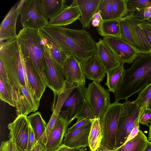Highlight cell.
Returning a JSON list of instances; mask_svg holds the SVG:
<instances>
[{
  "label": "cell",
  "mask_w": 151,
  "mask_h": 151,
  "mask_svg": "<svg viewBox=\"0 0 151 151\" xmlns=\"http://www.w3.org/2000/svg\"><path fill=\"white\" fill-rule=\"evenodd\" d=\"M144 151H151V143L147 142L146 146Z\"/></svg>",
  "instance_id": "cell-48"
},
{
  "label": "cell",
  "mask_w": 151,
  "mask_h": 151,
  "mask_svg": "<svg viewBox=\"0 0 151 151\" xmlns=\"http://www.w3.org/2000/svg\"><path fill=\"white\" fill-rule=\"evenodd\" d=\"M95 118L92 109L85 99L83 101L81 109L76 119H86L91 120Z\"/></svg>",
  "instance_id": "cell-34"
},
{
  "label": "cell",
  "mask_w": 151,
  "mask_h": 151,
  "mask_svg": "<svg viewBox=\"0 0 151 151\" xmlns=\"http://www.w3.org/2000/svg\"><path fill=\"white\" fill-rule=\"evenodd\" d=\"M134 12L136 17L147 20L151 17V6L139 9Z\"/></svg>",
  "instance_id": "cell-38"
},
{
  "label": "cell",
  "mask_w": 151,
  "mask_h": 151,
  "mask_svg": "<svg viewBox=\"0 0 151 151\" xmlns=\"http://www.w3.org/2000/svg\"><path fill=\"white\" fill-rule=\"evenodd\" d=\"M129 12L151 6V0H126Z\"/></svg>",
  "instance_id": "cell-35"
},
{
  "label": "cell",
  "mask_w": 151,
  "mask_h": 151,
  "mask_svg": "<svg viewBox=\"0 0 151 151\" xmlns=\"http://www.w3.org/2000/svg\"><path fill=\"white\" fill-rule=\"evenodd\" d=\"M78 6L81 14L79 19L83 29H89L93 15L98 11L100 0H73Z\"/></svg>",
  "instance_id": "cell-21"
},
{
  "label": "cell",
  "mask_w": 151,
  "mask_h": 151,
  "mask_svg": "<svg viewBox=\"0 0 151 151\" xmlns=\"http://www.w3.org/2000/svg\"><path fill=\"white\" fill-rule=\"evenodd\" d=\"M139 123L149 127L151 122V110L145 107L142 109L139 119Z\"/></svg>",
  "instance_id": "cell-36"
},
{
  "label": "cell",
  "mask_w": 151,
  "mask_h": 151,
  "mask_svg": "<svg viewBox=\"0 0 151 151\" xmlns=\"http://www.w3.org/2000/svg\"><path fill=\"white\" fill-rule=\"evenodd\" d=\"M30 151H46L45 145L40 141H37Z\"/></svg>",
  "instance_id": "cell-44"
},
{
  "label": "cell",
  "mask_w": 151,
  "mask_h": 151,
  "mask_svg": "<svg viewBox=\"0 0 151 151\" xmlns=\"http://www.w3.org/2000/svg\"><path fill=\"white\" fill-rule=\"evenodd\" d=\"M97 30L98 34L104 37H120L121 29L119 20L112 19L102 20L97 27Z\"/></svg>",
  "instance_id": "cell-23"
},
{
  "label": "cell",
  "mask_w": 151,
  "mask_h": 151,
  "mask_svg": "<svg viewBox=\"0 0 151 151\" xmlns=\"http://www.w3.org/2000/svg\"><path fill=\"white\" fill-rule=\"evenodd\" d=\"M67 127L64 120L59 116L45 145L46 151H54L63 144Z\"/></svg>",
  "instance_id": "cell-20"
},
{
  "label": "cell",
  "mask_w": 151,
  "mask_h": 151,
  "mask_svg": "<svg viewBox=\"0 0 151 151\" xmlns=\"http://www.w3.org/2000/svg\"><path fill=\"white\" fill-rule=\"evenodd\" d=\"M148 141L147 137L140 129L134 137L114 151H144Z\"/></svg>",
  "instance_id": "cell-24"
},
{
  "label": "cell",
  "mask_w": 151,
  "mask_h": 151,
  "mask_svg": "<svg viewBox=\"0 0 151 151\" xmlns=\"http://www.w3.org/2000/svg\"><path fill=\"white\" fill-rule=\"evenodd\" d=\"M0 99L9 105L15 107L14 93L7 78L3 79L0 77Z\"/></svg>",
  "instance_id": "cell-28"
},
{
  "label": "cell",
  "mask_w": 151,
  "mask_h": 151,
  "mask_svg": "<svg viewBox=\"0 0 151 151\" xmlns=\"http://www.w3.org/2000/svg\"><path fill=\"white\" fill-rule=\"evenodd\" d=\"M91 126L88 137L89 147L91 151H96L101 145L102 135L100 119L91 120Z\"/></svg>",
  "instance_id": "cell-25"
},
{
  "label": "cell",
  "mask_w": 151,
  "mask_h": 151,
  "mask_svg": "<svg viewBox=\"0 0 151 151\" xmlns=\"http://www.w3.org/2000/svg\"><path fill=\"white\" fill-rule=\"evenodd\" d=\"M112 0H100L98 11L101 14L102 20L112 19Z\"/></svg>",
  "instance_id": "cell-33"
},
{
  "label": "cell",
  "mask_w": 151,
  "mask_h": 151,
  "mask_svg": "<svg viewBox=\"0 0 151 151\" xmlns=\"http://www.w3.org/2000/svg\"><path fill=\"white\" fill-rule=\"evenodd\" d=\"M81 14L78 6L73 0L72 4L67 6L58 15L49 21V25L61 27L71 24L79 19Z\"/></svg>",
  "instance_id": "cell-18"
},
{
  "label": "cell",
  "mask_w": 151,
  "mask_h": 151,
  "mask_svg": "<svg viewBox=\"0 0 151 151\" xmlns=\"http://www.w3.org/2000/svg\"><path fill=\"white\" fill-rule=\"evenodd\" d=\"M66 82L68 83H77L85 86L86 78L84 75L81 63L75 57L70 56L62 67Z\"/></svg>",
  "instance_id": "cell-14"
},
{
  "label": "cell",
  "mask_w": 151,
  "mask_h": 151,
  "mask_svg": "<svg viewBox=\"0 0 151 151\" xmlns=\"http://www.w3.org/2000/svg\"><path fill=\"white\" fill-rule=\"evenodd\" d=\"M0 151H15L12 144L10 140L1 142Z\"/></svg>",
  "instance_id": "cell-41"
},
{
  "label": "cell",
  "mask_w": 151,
  "mask_h": 151,
  "mask_svg": "<svg viewBox=\"0 0 151 151\" xmlns=\"http://www.w3.org/2000/svg\"><path fill=\"white\" fill-rule=\"evenodd\" d=\"M45 71L47 87L53 91L55 96H58L63 91L65 86V77L62 67L52 60L45 46Z\"/></svg>",
  "instance_id": "cell-9"
},
{
  "label": "cell",
  "mask_w": 151,
  "mask_h": 151,
  "mask_svg": "<svg viewBox=\"0 0 151 151\" xmlns=\"http://www.w3.org/2000/svg\"><path fill=\"white\" fill-rule=\"evenodd\" d=\"M29 123L27 116H17L14 121L9 123V137L15 151H27L29 136Z\"/></svg>",
  "instance_id": "cell-8"
},
{
  "label": "cell",
  "mask_w": 151,
  "mask_h": 151,
  "mask_svg": "<svg viewBox=\"0 0 151 151\" xmlns=\"http://www.w3.org/2000/svg\"><path fill=\"white\" fill-rule=\"evenodd\" d=\"M151 47V22L144 20L139 24Z\"/></svg>",
  "instance_id": "cell-37"
},
{
  "label": "cell",
  "mask_w": 151,
  "mask_h": 151,
  "mask_svg": "<svg viewBox=\"0 0 151 151\" xmlns=\"http://www.w3.org/2000/svg\"><path fill=\"white\" fill-rule=\"evenodd\" d=\"M25 62L28 80L39 107L40 100L47 86L33 66L29 62Z\"/></svg>",
  "instance_id": "cell-17"
},
{
  "label": "cell",
  "mask_w": 151,
  "mask_h": 151,
  "mask_svg": "<svg viewBox=\"0 0 151 151\" xmlns=\"http://www.w3.org/2000/svg\"><path fill=\"white\" fill-rule=\"evenodd\" d=\"M90 122L91 120L88 119H78L76 122L72 126L67 128L66 132L74 131Z\"/></svg>",
  "instance_id": "cell-40"
},
{
  "label": "cell",
  "mask_w": 151,
  "mask_h": 151,
  "mask_svg": "<svg viewBox=\"0 0 151 151\" xmlns=\"http://www.w3.org/2000/svg\"><path fill=\"white\" fill-rule=\"evenodd\" d=\"M141 110L134 101L122 104L116 132V149L126 141L127 131L139 116Z\"/></svg>",
  "instance_id": "cell-6"
},
{
  "label": "cell",
  "mask_w": 151,
  "mask_h": 151,
  "mask_svg": "<svg viewBox=\"0 0 151 151\" xmlns=\"http://www.w3.org/2000/svg\"><path fill=\"white\" fill-rule=\"evenodd\" d=\"M121 29L120 38L139 53V47L135 42L128 27L125 17L119 20Z\"/></svg>",
  "instance_id": "cell-29"
},
{
  "label": "cell",
  "mask_w": 151,
  "mask_h": 151,
  "mask_svg": "<svg viewBox=\"0 0 151 151\" xmlns=\"http://www.w3.org/2000/svg\"><path fill=\"white\" fill-rule=\"evenodd\" d=\"M91 122L70 132H66L64 135L63 144L71 148L89 146L88 137Z\"/></svg>",
  "instance_id": "cell-15"
},
{
  "label": "cell",
  "mask_w": 151,
  "mask_h": 151,
  "mask_svg": "<svg viewBox=\"0 0 151 151\" xmlns=\"http://www.w3.org/2000/svg\"><path fill=\"white\" fill-rule=\"evenodd\" d=\"M146 107L147 109L151 110V101Z\"/></svg>",
  "instance_id": "cell-50"
},
{
  "label": "cell",
  "mask_w": 151,
  "mask_h": 151,
  "mask_svg": "<svg viewBox=\"0 0 151 151\" xmlns=\"http://www.w3.org/2000/svg\"><path fill=\"white\" fill-rule=\"evenodd\" d=\"M20 14L23 28L40 31L49 25L40 0H22Z\"/></svg>",
  "instance_id": "cell-4"
},
{
  "label": "cell",
  "mask_w": 151,
  "mask_h": 151,
  "mask_svg": "<svg viewBox=\"0 0 151 151\" xmlns=\"http://www.w3.org/2000/svg\"><path fill=\"white\" fill-rule=\"evenodd\" d=\"M101 21L98 19H92L91 21L92 25L94 27H98L101 22Z\"/></svg>",
  "instance_id": "cell-45"
},
{
  "label": "cell",
  "mask_w": 151,
  "mask_h": 151,
  "mask_svg": "<svg viewBox=\"0 0 151 151\" xmlns=\"http://www.w3.org/2000/svg\"><path fill=\"white\" fill-rule=\"evenodd\" d=\"M92 19H98L102 20V17L100 12L99 11L96 12L93 15Z\"/></svg>",
  "instance_id": "cell-47"
},
{
  "label": "cell",
  "mask_w": 151,
  "mask_h": 151,
  "mask_svg": "<svg viewBox=\"0 0 151 151\" xmlns=\"http://www.w3.org/2000/svg\"><path fill=\"white\" fill-rule=\"evenodd\" d=\"M122 103L115 101L111 104L100 119L102 138L101 145L114 151L116 136Z\"/></svg>",
  "instance_id": "cell-5"
},
{
  "label": "cell",
  "mask_w": 151,
  "mask_h": 151,
  "mask_svg": "<svg viewBox=\"0 0 151 151\" xmlns=\"http://www.w3.org/2000/svg\"><path fill=\"white\" fill-rule=\"evenodd\" d=\"M86 78L99 82L104 79L106 73L99 58L96 54L87 62L81 63Z\"/></svg>",
  "instance_id": "cell-16"
},
{
  "label": "cell",
  "mask_w": 151,
  "mask_h": 151,
  "mask_svg": "<svg viewBox=\"0 0 151 151\" xmlns=\"http://www.w3.org/2000/svg\"><path fill=\"white\" fill-rule=\"evenodd\" d=\"M44 14L51 20L58 15L67 5L65 0H40Z\"/></svg>",
  "instance_id": "cell-26"
},
{
  "label": "cell",
  "mask_w": 151,
  "mask_h": 151,
  "mask_svg": "<svg viewBox=\"0 0 151 151\" xmlns=\"http://www.w3.org/2000/svg\"><path fill=\"white\" fill-rule=\"evenodd\" d=\"M36 142L34 132L29 123V136L27 151H30Z\"/></svg>",
  "instance_id": "cell-39"
},
{
  "label": "cell",
  "mask_w": 151,
  "mask_h": 151,
  "mask_svg": "<svg viewBox=\"0 0 151 151\" xmlns=\"http://www.w3.org/2000/svg\"><path fill=\"white\" fill-rule=\"evenodd\" d=\"M110 93L100 84L93 81L86 88L85 99L94 113L96 118L101 119L111 104Z\"/></svg>",
  "instance_id": "cell-7"
},
{
  "label": "cell",
  "mask_w": 151,
  "mask_h": 151,
  "mask_svg": "<svg viewBox=\"0 0 151 151\" xmlns=\"http://www.w3.org/2000/svg\"><path fill=\"white\" fill-rule=\"evenodd\" d=\"M96 151H114L110 150L105 146L101 145Z\"/></svg>",
  "instance_id": "cell-46"
},
{
  "label": "cell",
  "mask_w": 151,
  "mask_h": 151,
  "mask_svg": "<svg viewBox=\"0 0 151 151\" xmlns=\"http://www.w3.org/2000/svg\"><path fill=\"white\" fill-rule=\"evenodd\" d=\"M16 40L24 60L33 66L47 86L45 71V47L39 31L23 28L19 30Z\"/></svg>",
  "instance_id": "cell-3"
},
{
  "label": "cell",
  "mask_w": 151,
  "mask_h": 151,
  "mask_svg": "<svg viewBox=\"0 0 151 151\" xmlns=\"http://www.w3.org/2000/svg\"><path fill=\"white\" fill-rule=\"evenodd\" d=\"M85 86L78 85L71 91L65 101L59 116L68 127L80 111L85 99Z\"/></svg>",
  "instance_id": "cell-10"
},
{
  "label": "cell",
  "mask_w": 151,
  "mask_h": 151,
  "mask_svg": "<svg viewBox=\"0 0 151 151\" xmlns=\"http://www.w3.org/2000/svg\"><path fill=\"white\" fill-rule=\"evenodd\" d=\"M148 134V141L151 143V122L150 123Z\"/></svg>",
  "instance_id": "cell-49"
},
{
  "label": "cell",
  "mask_w": 151,
  "mask_h": 151,
  "mask_svg": "<svg viewBox=\"0 0 151 151\" xmlns=\"http://www.w3.org/2000/svg\"><path fill=\"white\" fill-rule=\"evenodd\" d=\"M151 81V53H139L128 69L124 70L116 86L115 101L128 98L141 91Z\"/></svg>",
  "instance_id": "cell-2"
},
{
  "label": "cell",
  "mask_w": 151,
  "mask_h": 151,
  "mask_svg": "<svg viewBox=\"0 0 151 151\" xmlns=\"http://www.w3.org/2000/svg\"><path fill=\"white\" fill-rule=\"evenodd\" d=\"M102 40L120 63H132L139 55L136 50L120 37H107Z\"/></svg>",
  "instance_id": "cell-11"
},
{
  "label": "cell",
  "mask_w": 151,
  "mask_h": 151,
  "mask_svg": "<svg viewBox=\"0 0 151 151\" xmlns=\"http://www.w3.org/2000/svg\"><path fill=\"white\" fill-rule=\"evenodd\" d=\"M124 63H121L118 67L106 73L107 79L105 84L108 87L109 91L114 93L116 86L124 70Z\"/></svg>",
  "instance_id": "cell-30"
},
{
  "label": "cell",
  "mask_w": 151,
  "mask_h": 151,
  "mask_svg": "<svg viewBox=\"0 0 151 151\" xmlns=\"http://www.w3.org/2000/svg\"><path fill=\"white\" fill-rule=\"evenodd\" d=\"M41 30L81 63L96 54V42L84 29H76L48 25Z\"/></svg>",
  "instance_id": "cell-1"
},
{
  "label": "cell",
  "mask_w": 151,
  "mask_h": 151,
  "mask_svg": "<svg viewBox=\"0 0 151 151\" xmlns=\"http://www.w3.org/2000/svg\"><path fill=\"white\" fill-rule=\"evenodd\" d=\"M129 12L125 17L132 36L139 47V53L149 54L151 53V47L146 38L142 29L138 25L139 23L145 20L136 17L134 12Z\"/></svg>",
  "instance_id": "cell-13"
},
{
  "label": "cell",
  "mask_w": 151,
  "mask_h": 151,
  "mask_svg": "<svg viewBox=\"0 0 151 151\" xmlns=\"http://www.w3.org/2000/svg\"><path fill=\"white\" fill-rule=\"evenodd\" d=\"M151 101V82L141 91L134 101L142 109L146 107Z\"/></svg>",
  "instance_id": "cell-32"
},
{
  "label": "cell",
  "mask_w": 151,
  "mask_h": 151,
  "mask_svg": "<svg viewBox=\"0 0 151 151\" xmlns=\"http://www.w3.org/2000/svg\"><path fill=\"white\" fill-rule=\"evenodd\" d=\"M54 151H86V149L84 147L71 148L63 144Z\"/></svg>",
  "instance_id": "cell-42"
},
{
  "label": "cell",
  "mask_w": 151,
  "mask_h": 151,
  "mask_svg": "<svg viewBox=\"0 0 151 151\" xmlns=\"http://www.w3.org/2000/svg\"><path fill=\"white\" fill-rule=\"evenodd\" d=\"M139 130V123H138L132 131L124 143L134 137L138 134Z\"/></svg>",
  "instance_id": "cell-43"
},
{
  "label": "cell",
  "mask_w": 151,
  "mask_h": 151,
  "mask_svg": "<svg viewBox=\"0 0 151 151\" xmlns=\"http://www.w3.org/2000/svg\"><path fill=\"white\" fill-rule=\"evenodd\" d=\"M148 22H151V17L148 20H146Z\"/></svg>",
  "instance_id": "cell-51"
},
{
  "label": "cell",
  "mask_w": 151,
  "mask_h": 151,
  "mask_svg": "<svg viewBox=\"0 0 151 151\" xmlns=\"http://www.w3.org/2000/svg\"><path fill=\"white\" fill-rule=\"evenodd\" d=\"M27 119L34 132L37 142L44 134L47 124L39 111L35 112L27 116Z\"/></svg>",
  "instance_id": "cell-27"
},
{
  "label": "cell",
  "mask_w": 151,
  "mask_h": 151,
  "mask_svg": "<svg viewBox=\"0 0 151 151\" xmlns=\"http://www.w3.org/2000/svg\"><path fill=\"white\" fill-rule=\"evenodd\" d=\"M45 46L52 60L61 67L71 55L64 49L48 38L41 31Z\"/></svg>",
  "instance_id": "cell-22"
},
{
  "label": "cell",
  "mask_w": 151,
  "mask_h": 151,
  "mask_svg": "<svg viewBox=\"0 0 151 151\" xmlns=\"http://www.w3.org/2000/svg\"><path fill=\"white\" fill-rule=\"evenodd\" d=\"M96 55L99 58L106 73L118 67L120 62L103 40L96 42Z\"/></svg>",
  "instance_id": "cell-19"
},
{
  "label": "cell",
  "mask_w": 151,
  "mask_h": 151,
  "mask_svg": "<svg viewBox=\"0 0 151 151\" xmlns=\"http://www.w3.org/2000/svg\"><path fill=\"white\" fill-rule=\"evenodd\" d=\"M128 12L126 0H112V19L119 20Z\"/></svg>",
  "instance_id": "cell-31"
},
{
  "label": "cell",
  "mask_w": 151,
  "mask_h": 151,
  "mask_svg": "<svg viewBox=\"0 0 151 151\" xmlns=\"http://www.w3.org/2000/svg\"><path fill=\"white\" fill-rule=\"evenodd\" d=\"M22 0L18 1L10 9L0 26V41L16 40V25L20 14Z\"/></svg>",
  "instance_id": "cell-12"
}]
</instances>
